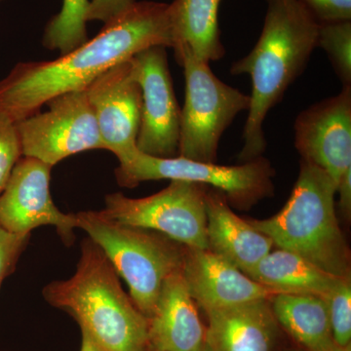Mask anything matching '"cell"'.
Segmentation results:
<instances>
[{"label":"cell","mask_w":351,"mask_h":351,"mask_svg":"<svg viewBox=\"0 0 351 351\" xmlns=\"http://www.w3.org/2000/svg\"><path fill=\"white\" fill-rule=\"evenodd\" d=\"M169 4L136 1L98 36L54 61L16 64L0 82V112L14 122L60 95L86 89L104 73L149 48H173Z\"/></svg>","instance_id":"cell-1"},{"label":"cell","mask_w":351,"mask_h":351,"mask_svg":"<svg viewBox=\"0 0 351 351\" xmlns=\"http://www.w3.org/2000/svg\"><path fill=\"white\" fill-rule=\"evenodd\" d=\"M262 34L247 56L235 62L232 75H249L250 108L243 130L242 162L262 156L267 147L263 122L302 75L317 47L320 23L301 0H267Z\"/></svg>","instance_id":"cell-2"},{"label":"cell","mask_w":351,"mask_h":351,"mask_svg":"<svg viewBox=\"0 0 351 351\" xmlns=\"http://www.w3.org/2000/svg\"><path fill=\"white\" fill-rule=\"evenodd\" d=\"M107 351H149V319L124 292L119 274L93 240H83L75 274L43 290Z\"/></svg>","instance_id":"cell-3"},{"label":"cell","mask_w":351,"mask_h":351,"mask_svg":"<svg viewBox=\"0 0 351 351\" xmlns=\"http://www.w3.org/2000/svg\"><path fill=\"white\" fill-rule=\"evenodd\" d=\"M336 182L317 166L301 160L287 203L276 216L247 219L274 245L297 254L337 276H350V252L339 228Z\"/></svg>","instance_id":"cell-4"},{"label":"cell","mask_w":351,"mask_h":351,"mask_svg":"<svg viewBox=\"0 0 351 351\" xmlns=\"http://www.w3.org/2000/svg\"><path fill=\"white\" fill-rule=\"evenodd\" d=\"M75 216L77 228L106 254L128 284L132 301L149 319L164 281L182 270L184 247L161 233L122 225L101 211H80Z\"/></svg>","instance_id":"cell-5"},{"label":"cell","mask_w":351,"mask_h":351,"mask_svg":"<svg viewBox=\"0 0 351 351\" xmlns=\"http://www.w3.org/2000/svg\"><path fill=\"white\" fill-rule=\"evenodd\" d=\"M175 55L186 80L179 156L215 163L221 136L240 112L249 110L250 95L219 80L209 64L197 59L191 51H176Z\"/></svg>","instance_id":"cell-6"},{"label":"cell","mask_w":351,"mask_h":351,"mask_svg":"<svg viewBox=\"0 0 351 351\" xmlns=\"http://www.w3.org/2000/svg\"><path fill=\"white\" fill-rule=\"evenodd\" d=\"M115 175L120 186L129 189L157 180L195 182L223 191L235 207L249 208L274 193L276 171L262 156L241 165L223 166L181 156H152L138 149L125 162L119 163Z\"/></svg>","instance_id":"cell-7"},{"label":"cell","mask_w":351,"mask_h":351,"mask_svg":"<svg viewBox=\"0 0 351 351\" xmlns=\"http://www.w3.org/2000/svg\"><path fill=\"white\" fill-rule=\"evenodd\" d=\"M207 189L195 182L171 181L167 188L147 197L112 193L106 196L101 212L122 225L161 233L188 248L208 250Z\"/></svg>","instance_id":"cell-8"},{"label":"cell","mask_w":351,"mask_h":351,"mask_svg":"<svg viewBox=\"0 0 351 351\" xmlns=\"http://www.w3.org/2000/svg\"><path fill=\"white\" fill-rule=\"evenodd\" d=\"M46 105L45 112L17 122L23 156L53 167L73 154L105 149L86 90L60 95Z\"/></svg>","instance_id":"cell-9"},{"label":"cell","mask_w":351,"mask_h":351,"mask_svg":"<svg viewBox=\"0 0 351 351\" xmlns=\"http://www.w3.org/2000/svg\"><path fill=\"white\" fill-rule=\"evenodd\" d=\"M134 77L142 92L138 151L162 158L179 154L181 108L173 88L166 48H149L132 57Z\"/></svg>","instance_id":"cell-10"},{"label":"cell","mask_w":351,"mask_h":351,"mask_svg":"<svg viewBox=\"0 0 351 351\" xmlns=\"http://www.w3.org/2000/svg\"><path fill=\"white\" fill-rule=\"evenodd\" d=\"M51 166L23 156L0 195V228L13 234H31L40 226L55 228L66 245L75 243V214H64L50 193Z\"/></svg>","instance_id":"cell-11"},{"label":"cell","mask_w":351,"mask_h":351,"mask_svg":"<svg viewBox=\"0 0 351 351\" xmlns=\"http://www.w3.org/2000/svg\"><path fill=\"white\" fill-rule=\"evenodd\" d=\"M131 59L112 66L85 89L105 149L115 154L119 163L138 151L142 114V92Z\"/></svg>","instance_id":"cell-12"},{"label":"cell","mask_w":351,"mask_h":351,"mask_svg":"<svg viewBox=\"0 0 351 351\" xmlns=\"http://www.w3.org/2000/svg\"><path fill=\"white\" fill-rule=\"evenodd\" d=\"M294 130L302 160L326 172L338 186L351 169V86L300 113Z\"/></svg>","instance_id":"cell-13"},{"label":"cell","mask_w":351,"mask_h":351,"mask_svg":"<svg viewBox=\"0 0 351 351\" xmlns=\"http://www.w3.org/2000/svg\"><path fill=\"white\" fill-rule=\"evenodd\" d=\"M182 274L189 294L205 313L258 300H270L278 294L206 249L184 247Z\"/></svg>","instance_id":"cell-14"},{"label":"cell","mask_w":351,"mask_h":351,"mask_svg":"<svg viewBox=\"0 0 351 351\" xmlns=\"http://www.w3.org/2000/svg\"><path fill=\"white\" fill-rule=\"evenodd\" d=\"M149 351H198L205 329L181 271L164 281L149 319Z\"/></svg>","instance_id":"cell-15"},{"label":"cell","mask_w":351,"mask_h":351,"mask_svg":"<svg viewBox=\"0 0 351 351\" xmlns=\"http://www.w3.org/2000/svg\"><path fill=\"white\" fill-rule=\"evenodd\" d=\"M205 343L211 351H274L279 325L270 300L206 313Z\"/></svg>","instance_id":"cell-16"},{"label":"cell","mask_w":351,"mask_h":351,"mask_svg":"<svg viewBox=\"0 0 351 351\" xmlns=\"http://www.w3.org/2000/svg\"><path fill=\"white\" fill-rule=\"evenodd\" d=\"M208 250L243 274L250 272L267 254L274 242L230 209L225 193L207 189L205 193Z\"/></svg>","instance_id":"cell-17"},{"label":"cell","mask_w":351,"mask_h":351,"mask_svg":"<svg viewBox=\"0 0 351 351\" xmlns=\"http://www.w3.org/2000/svg\"><path fill=\"white\" fill-rule=\"evenodd\" d=\"M279 326L306 351H338L332 338L324 298L313 294L278 293L270 299Z\"/></svg>","instance_id":"cell-18"},{"label":"cell","mask_w":351,"mask_h":351,"mask_svg":"<svg viewBox=\"0 0 351 351\" xmlns=\"http://www.w3.org/2000/svg\"><path fill=\"white\" fill-rule=\"evenodd\" d=\"M221 0H174L169 4L173 49L191 51L209 64L225 56L219 36L218 11Z\"/></svg>","instance_id":"cell-19"},{"label":"cell","mask_w":351,"mask_h":351,"mask_svg":"<svg viewBox=\"0 0 351 351\" xmlns=\"http://www.w3.org/2000/svg\"><path fill=\"white\" fill-rule=\"evenodd\" d=\"M276 293L326 297L343 277L329 274L313 263L282 249L270 252L246 274Z\"/></svg>","instance_id":"cell-20"},{"label":"cell","mask_w":351,"mask_h":351,"mask_svg":"<svg viewBox=\"0 0 351 351\" xmlns=\"http://www.w3.org/2000/svg\"><path fill=\"white\" fill-rule=\"evenodd\" d=\"M89 3V0H63L61 11L46 27L43 45L64 55L86 43Z\"/></svg>","instance_id":"cell-21"},{"label":"cell","mask_w":351,"mask_h":351,"mask_svg":"<svg viewBox=\"0 0 351 351\" xmlns=\"http://www.w3.org/2000/svg\"><path fill=\"white\" fill-rule=\"evenodd\" d=\"M317 46L327 53L343 87L351 86V21L320 23Z\"/></svg>","instance_id":"cell-22"},{"label":"cell","mask_w":351,"mask_h":351,"mask_svg":"<svg viewBox=\"0 0 351 351\" xmlns=\"http://www.w3.org/2000/svg\"><path fill=\"white\" fill-rule=\"evenodd\" d=\"M329 313L332 338L339 348L351 346V280L343 277L324 297Z\"/></svg>","instance_id":"cell-23"},{"label":"cell","mask_w":351,"mask_h":351,"mask_svg":"<svg viewBox=\"0 0 351 351\" xmlns=\"http://www.w3.org/2000/svg\"><path fill=\"white\" fill-rule=\"evenodd\" d=\"M23 156L17 123L0 112V195L5 189L16 164Z\"/></svg>","instance_id":"cell-24"},{"label":"cell","mask_w":351,"mask_h":351,"mask_svg":"<svg viewBox=\"0 0 351 351\" xmlns=\"http://www.w3.org/2000/svg\"><path fill=\"white\" fill-rule=\"evenodd\" d=\"M29 239L31 234H13L0 228V288L5 278L15 270Z\"/></svg>","instance_id":"cell-25"},{"label":"cell","mask_w":351,"mask_h":351,"mask_svg":"<svg viewBox=\"0 0 351 351\" xmlns=\"http://www.w3.org/2000/svg\"><path fill=\"white\" fill-rule=\"evenodd\" d=\"M319 23L351 21V0H301Z\"/></svg>","instance_id":"cell-26"},{"label":"cell","mask_w":351,"mask_h":351,"mask_svg":"<svg viewBox=\"0 0 351 351\" xmlns=\"http://www.w3.org/2000/svg\"><path fill=\"white\" fill-rule=\"evenodd\" d=\"M135 2L136 0H92L88 7L87 22L96 20L106 24Z\"/></svg>","instance_id":"cell-27"},{"label":"cell","mask_w":351,"mask_h":351,"mask_svg":"<svg viewBox=\"0 0 351 351\" xmlns=\"http://www.w3.org/2000/svg\"><path fill=\"white\" fill-rule=\"evenodd\" d=\"M337 193L339 195V208L346 218H350L351 213V169L346 171L339 180L337 186Z\"/></svg>","instance_id":"cell-28"},{"label":"cell","mask_w":351,"mask_h":351,"mask_svg":"<svg viewBox=\"0 0 351 351\" xmlns=\"http://www.w3.org/2000/svg\"><path fill=\"white\" fill-rule=\"evenodd\" d=\"M82 341L80 351H107L103 348L87 332L82 330Z\"/></svg>","instance_id":"cell-29"},{"label":"cell","mask_w":351,"mask_h":351,"mask_svg":"<svg viewBox=\"0 0 351 351\" xmlns=\"http://www.w3.org/2000/svg\"><path fill=\"white\" fill-rule=\"evenodd\" d=\"M198 351H211V350H210V348H208V346L206 345V343H204V345H203L202 348H201L200 350Z\"/></svg>","instance_id":"cell-30"},{"label":"cell","mask_w":351,"mask_h":351,"mask_svg":"<svg viewBox=\"0 0 351 351\" xmlns=\"http://www.w3.org/2000/svg\"><path fill=\"white\" fill-rule=\"evenodd\" d=\"M338 351H351V346L348 348H339Z\"/></svg>","instance_id":"cell-31"},{"label":"cell","mask_w":351,"mask_h":351,"mask_svg":"<svg viewBox=\"0 0 351 351\" xmlns=\"http://www.w3.org/2000/svg\"><path fill=\"white\" fill-rule=\"evenodd\" d=\"M304 351H306V350H304Z\"/></svg>","instance_id":"cell-32"},{"label":"cell","mask_w":351,"mask_h":351,"mask_svg":"<svg viewBox=\"0 0 351 351\" xmlns=\"http://www.w3.org/2000/svg\"><path fill=\"white\" fill-rule=\"evenodd\" d=\"M0 1H1V0H0Z\"/></svg>","instance_id":"cell-33"}]
</instances>
